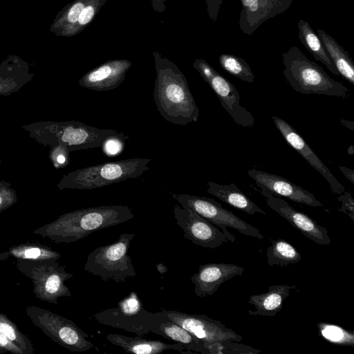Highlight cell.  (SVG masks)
Returning a JSON list of instances; mask_svg holds the SVG:
<instances>
[{"label":"cell","mask_w":354,"mask_h":354,"mask_svg":"<svg viewBox=\"0 0 354 354\" xmlns=\"http://www.w3.org/2000/svg\"><path fill=\"white\" fill-rule=\"evenodd\" d=\"M156 266L160 274H165L167 272V268L162 263H158Z\"/></svg>","instance_id":"38"},{"label":"cell","mask_w":354,"mask_h":354,"mask_svg":"<svg viewBox=\"0 0 354 354\" xmlns=\"http://www.w3.org/2000/svg\"><path fill=\"white\" fill-rule=\"evenodd\" d=\"M344 176L352 183L354 184V170L344 166L338 167Z\"/></svg>","instance_id":"35"},{"label":"cell","mask_w":354,"mask_h":354,"mask_svg":"<svg viewBox=\"0 0 354 354\" xmlns=\"http://www.w3.org/2000/svg\"><path fill=\"white\" fill-rule=\"evenodd\" d=\"M298 31L299 39L313 55L314 58L325 65L333 74L339 75V74L326 48L310 24L303 19H299L298 21Z\"/></svg>","instance_id":"24"},{"label":"cell","mask_w":354,"mask_h":354,"mask_svg":"<svg viewBox=\"0 0 354 354\" xmlns=\"http://www.w3.org/2000/svg\"><path fill=\"white\" fill-rule=\"evenodd\" d=\"M106 339L113 345L122 348L127 353L136 354H158L165 351L174 350L180 353L185 350L180 343L168 344L160 340H150L136 337H128L120 334H109Z\"/></svg>","instance_id":"18"},{"label":"cell","mask_w":354,"mask_h":354,"mask_svg":"<svg viewBox=\"0 0 354 354\" xmlns=\"http://www.w3.org/2000/svg\"><path fill=\"white\" fill-rule=\"evenodd\" d=\"M125 140L127 139L120 138L109 139L103 146L104 151L109 155L118 153L123 148Z\"/></svg>","instance_id":"33"},{"label":"cell","mask_w":354,"mask_h":354,"mask_svg":"<svg viewBox=\"0 0 354 354\" xmlns=\"http://www.w3.org/2000/svg\"><path fill=\"white\" fill-rule=\"evenodd\" d=\"M126 66L104 64L91 71L80 81L82 86L96 91H107L119 86L124 77Z\"/></svg>","instance_id":"21"},{"label":"cell","mask_w":354,"mask_h":354,"mask_svg":"<svg viewBox=\"0 0 354 354\" xmlns=\"http://www.w3.org/2000/svg\"><path fill=\"white\" fill-rule=\"evenodd\" d=\"M220 66L227 73L242 81L252 83L254 75L248 63L239 57L230 54H222L218 59Z\"/></svg>","instance_id":"28"},{"label":"cell","mask_w":354,"mask_h":354,"mask_svg":"<svg viewBox=\"0 0 354 354\" xmlns=\"http://www.w3.org/2000/svg\"><path fill=\"white\" fill-rule=\"evenodd\" d=\"M207 193L230 206L250 215H254L256 213L266 215V212L242 192L235 184L232 183L229 185H219L211 181H207Z\"/></svg>","instance_id":"22"},{"label":"cell","mask_w":354,"mask_h":354,"mask_svg":"<svg viewBox=\"0 0 354 354\" xmlns=\"http://www.w3.org/2000/svg\"><path fill=\"white\" fill-rule=\"evenodd\" d=\"M248 174L260 189L308 206L323 205L314 194L283 177L255 169L248 170Z\"/></svg>","instance_id":"15"},{"label":"cell","mask_w":354,"mask_h":354,"mask_svg":"<svg viewBox=\"0 0 354 354\" xmlns=\"http://www.w3.org/2000/svg\"><path fill=\"white\" fill-rule=\"evenodd\" d=\"M151 160L147 158H133L80 169L66 178L64 187L93 189L137 178L149 169Z\"/></svg>","instance_id":"4"},{"label":"cell","mask_w":354,"mask_h":354,"mask_svg":"<svg viewBox=\"0 0 354 354\" xmlns=\"http://www.w3.org/2000/svg\"><path fill=\"white\" fill-rule=\"evenodd\" d=\"M57 160L59 164H64L66 162V158L63 154H59L57 158Z\"/></svg>","instance_id":"40"},{"label":"cell","mask_w":354,"mask_h":354,"mask_svg":"<svg viewBox=\"0 0 354 354\" xmlns=\"http://www.w3.org/2000/svg\"><path fill=\"white\" fill-rule=\"evenodd\" d=\"M173 212L177 225L183 230L184 238L194 245L214 249L228 241L218 227L192 209L176 205Z\"/></svg>","instance_id":"11"},{"label":"cell","mask_w":354,"mask_h":354,"mask_svg":"<svg viewBox=\"0 0 354 354\" xmlns=\"http://www.w3.org/2000/svg\"><path fill=\"white\" fill-rule=\"evenodd\" d=\"M171 320L179 324L203 342L230 340L241 342L243 337L220 321L205 315L189 314L174 310H162Z\"/></svg>","instance_id":"12"},{"label":"cell","mask_w":354,"mask_h":354,"mask_svg":"<svg viewBox=\"0 0 354 354\" xmlns=\"http://www.w3.org/2000/svg\"><path fill=\"white\" fill-rule=\"evenodd\" d=\"M204 354H258L261 351L238 342L223 340L204 342Z\"/></svg>","instance_id":"29"},{"label":"cell","mask_w":354,"mask_h":354,"mask_svg":"<svg viewBox=\"0 0 354 354\" xmlns=\"http://www.w3.org/2000/svg\"><path fill=\"white\" fill-rule=\"evenodd\" d=\"M93 15V8L92 6H87L82 11L77 21L80 25H85L91 20Z\"/></svg>","instance_id":"34"},{"label":"cell","mask_w":354,"mask_h":354,"mask_svg":"<svg viewBox=\"0 0 354 354\" xmlns=\"http://www.w3.org/2000/svg\"><path fill=\"white\" fill-rule=\"evenodd\" d=\"M15 266L32 281L33 293L37 299L57 304L59 298L72 295L65 281L73 274L67 272L65 266L59 264L57 260L16 259Z\"/></svg>","instance_id":"6"},{"label":"cell","mask_w":354,"mask_h":354,"mask_svg":"<svg viewBox=\"0 0 354 354\" xmlns=\"http://www.w3.org/2000/svg\"><path fill=\"white\" fill-rule=\"evenodd\" d=\"M26 313L43 333L70 351L85 352L95 346L72 320L35 305L27 306Z\"/></svg>","instance_id":"7"},{"label":"cell","mask_w":354,"mask_h":354,"mask_svg":"<svg viewBox=\"0 0 354 354\" xmlns=\"http://www.w3.org/2000/svg\"><path fill=\"white\" fill-rule=\"evenodd\" d=\"M342 203L339 211L347 214L352 221H354V201L350 192H344L337 198Z\"/></svg>","instance_id":"31"},{"label":"cell","mask_w":354,"mask_h":354,"mask_svg":"<svg viewBox=\"0 0 354 354\" xmlns=\"http://www.w3.org/2000/svg\"><path fill=\"white\" fill-rule=\"evenodd\" d=\"M293 0H241L242 10L239 25L247 35H252L263 22L285 12Z\"/></svg>","instance_id":"16"},{"label":"cell","mask_w":354,"mask_h":354,"mask_svg":"<svg viewBox=\"0 0 354 354\" xmlns=\"http://www.w3.org/2000/svg\"><path fill=\"white\" fill-rule=\"evenodd\" d=\"M347 153L352 156L354 154V147L353 145H350L347 149Z\"/></svg>","instance_id":"41"},{"label":"cell","mask_w":354,"mask_h":354,"mask_svg":"<svg viewBox=\"0 0 354 354\" xmlns=\"http://www.w3.org/2000/svg\"><path fill=\"white\" fill-rule=\"evenodd\" d=\"M283 74L297 92L310 95L347 97L349 89L331 78L317 63L310 60L297 47L292 46L282 54Z\"/></svg>","instance_id":"2"},{"label":"cell","mask_w":354,"mask_h":354,"mask_svg":"<svg viewBox=\"0 0 354 354\" xmlns=\"http://www.w3.org/2000/svg\"><path fill=\"white\" fill-rule=\"evenodd\" d=\"M183 207L189 208L218 227L227 237L228 241L235 242V237L227 227L237 230L241 234L262 240L264 235L254 226L225 209L212 198L187 194H172Z\"/></svg>","instance_id":"9"},{"label":"cell","mask_w":354,"mask_h":354,"mask_svg":"<svg viewBox=\"0 0 354 354\" xmlns=\"http://www.w3.org/2000/svg\"><path fill=\"white\" fill-rule=\"evenodd\" d=\"M8 251L10 256L24 260H58L61 257L60 253L51 248L34 241L13 245L10 247Z\"/></svg>","instance_id":"26"},{"label":"cell","mask_w":354,"mask_h":354,"mask_svg":"<svg viewBox=\"0 0 354 354\" xmlns=\"http://www.w3.org/2000/svg\"><path fill=\"white\" fill-rule=\"evenodd\" d=\"M0 284H1V280H0Z\"/></svg>","instance_id":"42"},{"label":"cell","mask_w":354,"mask_h":354,"mask_svg":"<svg viewBox=\"0 0 354 354\" xmlns=\"http://www.w3.org/2000/svg\"><path fill=\"white\" fill-rule=\"evenodd\" d=\"M153 95L157 109L166 121L180 126L197 122L199 109L185 77L179 72L160 71Z\"/></svg>","instance_id":"3"},{"label":"cell","mask_w":354,"mask_h":354,"mask_svg":"<svg viewBox=\"0 0 354 354\" xmlns=\"http://www.w3.org/2000/svg\"><path fill=\"white\" fill-rule=\"evenodd\" d=\"M151 332L182 344L188 351L204 354V342L171 320L162 311L158 312L157 321Z\"/></svg>","instance_id":"20"},{"label":"cell","mask_w":354,"mask_h":354,"mask_svg":"<svg viewBox=\"0 0 354 354\" xmlns=\"http://www.w3.org/2000/svg\"><path fill=\"white\" fill-rule=\"evenodd\" d=\"M341 123L343 126L349 129L351 131H354V122L346 119H341Z\"/></svg>","instance_id":"37"},{"label":"cell","mask_w":354,"mask_h":354,"mask_svg":"<svg viewBox=\"0 0 354 354\" xmlns=\"http://www.w3.org/2000/svg\"><path fill=\"white\" fill-rule=\"evenodd\" d=\"M260 193L272 209L286 219L304 236L317 244L326 245L330 243L331 239L326 228L319 225L317 221L306 214L294 209L285 200L263 189H260Z\"/></svg>","instance_id":"13"},{"label":"cell","mask_w":354,"mask_h":354,"mask_svg":"<svg viewBox=\"0 0 354 354\" xmlns=\"http://www.w3.org/2000/svg\"><path fill=\"white\" fill-rule=\"evenodd\" d=\"M195 67L234 122L243 127H252L254 118L240 104V95L234 84L203 60H198Z\"/></svg>","instance_id":"10"},{"label":"cell","mask_w":354,"mask_h":354,"mask_svg":"<svg viewBox=\"0 0 354 354\" xmlns=\"http://www.w3.org/2000/svg\"><path fill=\"white\" fill-rule=\"evenodd\" d=\"M0 331L17 345L24 354L34 353V346L31 340L6 315L2 313H0Z\"/></svg>","instance_id":"27"},{"label":"cell","mask_w":354,"mask_h":354,"mask_svg":"<svg viewBox=\"0 0 354 354\" xmlns=\"http://www.w3.org/2000/svg\"><path fill=\"white\" fill-rule=\"evenodd\" d=\"M133 216L126 205H100L66 213L32 232L58 244L70 243L100 230L127 222Z\"/></svg>","instance_id":"1"},{"label":"cell","mask_w":354,"mask_h":354,"mask_svg":"<svg viewBox=\"0 0 354 354\" xmlns=\"http://www.w3.org/2000/svg\"><path fill=\"white\" fill-rule=\"evenodd\" d=\"M158 317V313L147 310L138 294L132 291L115 308H108L93 315L99 324L124 330L143 336L151 332Z\"/></svg>","instance_id":"8"},{"label":"cell","mask_w":354,"mask_h":354,"mask_svg":"<svg viewBox=\"0 0 354 354\" xmlns=\"http://www.w3.org/2000/svg\"><path fill=\"white\" fill-rule=\"evenodd\" d=\"M320 335L330 342L340 346H354V335L344 328L324 322L317 325Z\"/></svg>","instance_id":"30"},{"label":"cell","mask_w":354,"mask_h":354,"mask_svg":"<svg viewBox=\"0 0 354 354\" xmlns=\"http://www.w3.org/2000/svg\"><path fill=\"white\" fill-rule=\"evenodd\" d=\"M244 272V268L232 263L201 265L198 271L191 277V281L194 284V293L200 297L212 295L224 282L242 275Z\"/></svg>","instance_id":"17"},{"label":"cell","mask_w":354,"mask_h":354,"mask_svg":"<svg viewBox=\"0 0 354 354\" xmlns=\"http://www.w3.org/2000/svg\"><path fill=\"white\" fill-rule=\"evenodd\" d=\"M272 118L286 142L321 174L328 183L331 191L339 195L344 192V185L333 176L301 135L283 119L277 116H272Z\"/></svg>","instance_id":"14"},{"label":"cell","mask_w":354,"mask_h":354,"mask_svg":"<svg viewBox=\"0 0 354 354\" xmlns=\"http://www.w3.org/2000/svg\"><path fill=\"white\" fill-rule=\"evenodd\" d=\"M10 257V253L8 251L0 252V262L6 261Z\"/></svg>","instance_id":"39"},{"label":"cell","mask_w":354,"mask_h":354,"mask_svg":"<svg viewBox=\"0 0 354 354\" xmlns=\"http://www.w3.org/2000/svg\"><path fill=\"white\" fill-rule=\"evenodd\" d=\"M317 35L339 74L353 85L354 64L349 54L324 30L317 29Z\"/></svg>","instance_id":"23"},{"label":"cell","mask_w":354,"mask_h":354,"mask_svg":"<svg viewBox=\"0 0 354 354\" xmlns=\"http://www.w3.org/2000/svg\"><path fill=\"white\" fill-rule=\"evenodd\" d=\"M12 203V201L5 200L4 198L0 195V212L6 209Z\"/></svg>","instance_id":"36"},{"label":"cell","mask_w":354,"mask_h":354,"mask_svg":"<svg viewBox=\"0 0 354 354\" xmlns=\"http://www.w3.org/2000/svg\"><path fill=\"white\" fill-rule=\"evenodd\" d=\"M24 354V352L0 331V353Z\"/></svg>","instance_id":"32"},{"label":"cell","mask_w":354,"mask_h":354,"mask_svg":"<svg viewBox=\"0 0 354 354\" xmlns=\"http://www.w3.org/2000/svg\"><path fill=\"white\" fill-rule=\"evenodd\" d=\"M295 288L296 286L274 285L269 286L266 292L251 295L248 303L254 306L255 310H249L248 313L253 316L276 315L281 310L283 304L290 295L291 290Z\"/></svg>","instance_id":"19"},{"label":"cell","mask_w":354,"mask_h":354,"mask_svg":"<svg viewBox=\"0 0 354 354\" xmlns=\"http://www.w3.org/2000/svg\"><path fill=\"white\" fill-rule=\"evenodd\" d=\"M266 254L270 266L285 267L299 263L301 259L297 249L283 239H271Z\"/></svg>","instance_id":"25"},{"label":"cell","mask_w":354,"mask_h":354,"mask_svg":"<svg viewBox=\"0 0 354 354\" xmlns=\"http://www.w3.org/2000/svg\"><path fill=\"white\" fill-rule=\"evenodd\" d=\"M135 234L122 233L114 243L94 249L87 257L84 270L103 281L124 282L136 272L128 252Z\"/></svg>","instance_id":"5"}]
</instances>
